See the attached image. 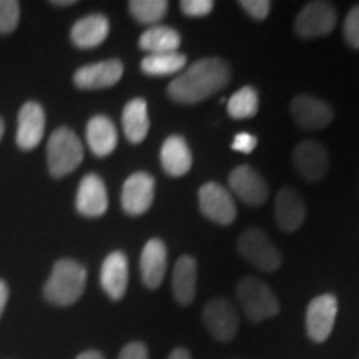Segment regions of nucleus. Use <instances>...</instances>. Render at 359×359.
<instances>
[{"label":"nucleus","mask_w":359,"mask_h":359,"mask_svg":"<svg viewBox=\"0 0 359 359\" xmlns=\"http://www.w3.org/2000/svg\"><path fill=\"white\" fill-rule=\"evenodd\" d=\"M230 65L218 57L196 60L168 85V97L183 105H193L215 95L230 83Z\"/></svg>","instance_id":"1"},{"label":"nucleus","mask_w":359,"mask_h":359,"mask_svg":"<svg viewBox=\"0 0 359 359\" xmlns=\"http://www.w3.org/2000/svg\"><path fill=\"white\" fill-rule=\"evenodd\" d=\"M87 286V269L83 264L70 258L58 259L53 264L52 275L43 286L47 302L57 306H70L77 303Z\"/></svg>","instance_id":"2"},{"label":"nucleus","mask_w":359,"mask_h":359,"mask_svg":"<svg viewBox=\"0 0 359 359\" xmlns=\"http://www.w3.org/2000/svg\"><path fill=\"white\" fill-rule=\"evenodd\" d=\"M82 161L83 145L77 133L69 127L57 128L47 143V163L52 177H65L77 170Z\"/></svg>","instance_id":"3"},{"label":"nucleus","mask_w":359,"mask_h":359,"mask_svg":"<svg viewBox=\"0 0 359 359\" xmlns=\"http://www.w3.org/2000/svg\"><path fill=\"white\" fill-rule=\"evenodd\" d=\"M238 302L250 321L262 323L280 313V302L266 283L253 276H246L238 283Z\"/></svg>","instance_id":"4"},{"label":"nucleus","mask_w":359,"mask_h":359,"mask_svg":"<svg viewBox=\"0 0 359 359\" xmlns=\"http://www.w3.org/2000/svg\"><path fill=\"white\" fill-rule=\"evenodd\" d=\"M238 250L251 264L263 271L271 273L281 266L283 258L280 250L259 228H248L241 233L238 240Z\"/></svg>","instance_id":"5"},{"label":"nucleus","mask_w":359,"mask_h":359,"mask_svg":"<svg viewBox=\"0 0 359 359\" xmlns=\"http://www.w3.org/2000/svg\"><path fill=\"white\" fill-rule=\"evenodd\" d=\"M338 22L336 8L330 2H309L294 20V30L302 39L326 37Z\"/></svg>","instance_id":"6"},{"label":"nucleus","mask_w":359,"mask_h":359,"mask_svg":"<svg viewBox=\"0 0 359 359\" xmlns=\"http://www.w3.org/2000/svg\"><path fill=\"white\" fill-rule=\"evenodd\" d=\"M200 212L212 222L223 224H231L236 218V205L231 193L217 182H208L198 190Z\"/></svg>","instance_id":"7"},{"label":"nucleus","mask_w":359,"mask_h":359,"mask_svg":"<svg viewBox=\"0 0 359 359\" xmlns=\"http://www.w3.org/2000/svg\"><path fill=\"white\" fill-rule=\"evenodd\" d=\"M338 299L334 294H320L306 308V333L314 343H325L334 327Z\"/></svg>","instance_id":"8"},{"label":"nucleus","mask_w":359,"mask_h":359,"mask_svg":"<svg viewBox=\"0 0 359 359\" xmlns=\"http://www.w3.org/2000/svg\"><path fill=\"white\" fill-rule=\"evenodd\" d=\"M155 178L147 172H137L125 180L122 188V208L132 217H140L154 205Z\"/></svg>","instance_id":"9"},{"label":"nucleus","mask_w":359,"mask_h":359,"mask_svg":"<svg viewBox=\"0 0 359 359\" xmlns=\"http://www.w3.org/2000/svg\"><path fill=\"white\" fill-rule=\"evenodd\" d=\"M291 115L298 127L304 130H321L333 122L334 111L326 100L313 95H296L290 105Z\"/></svg>","instance_id":"10"},{"label":"nucleus","mask_w":359,"mask_h":359,"mask_svg":"<svg viewBox=\"0 0 359 359\" xmlns=\"http://www.w3.org/2000/svg\"><path fill=\"white\" fill-rule=\"evenodd\" d=\"M203 321L210 334L215 339L223 341V343H228L235 338L238 326H240L235 306L224 298H213L206 303L203 309Z\"/></svg>","instance_id":"11"},{"label":"nucleus","mask_w":359,"mask_h":359,"mask_svg":"<svg viewBox=\"0 0 359 359\" xmlns=\"http://www.w3.org/2000/svg\"><path fill=\"white\" fill-rule=\"evenodd\" d=\"M123 77V64L118 58L83 65L74 74V83L82 90L110 88Z\"/></svg>","instance_id":"12"},{"label":"nucleus","mask_w":359,"mask_h":359,"mask_svg":"<svg viewBox=\"0 0 359 359\" xmlns=\"http://www.w3.org/2000/svg\"><path fill=\"white\" fill-rule=\"evenodd\" d=\"M230 188L240 200L250 206H259L268 200V183L250 165H240L230 173Z\"/></svg>","instance_id":"13"},{"label":"nucleus","mask_w":359,"mask_h":359,"mask_svg":"<svg viewBox=\"0 0 359 359\" xmlns=\"http://www.w3.org/2000/svg\"><path fill=\"white\" fill-rule=\"evenodd\" d=\"M294 167L308 182H320L330 170L326 148L314 140L299 142L293 150Z\"/></svg>","instance_id":"14"},{"label":"nucleus","mask_w":359,"mask_h":359,"mask_svg":"<svg viewBox=\"0 0 359 359\" xmlns=\"http://www.w3.org/2000/svg\"><path fill=\"white\" fill-rule=\"evenodd\" d=\"M77 212L87 218H98L109 210V195L103 180L95 173L85 175L77 190Z\"/></svg>","instance_id":"15"},{"label":"nucleus","mask_w":359,"mask_h":359,"mask_svg":"<svg viewBox=\"0 0 359 359\" xmlns=\"http://www.w3.org/2000/svg\"><path fill=\"white\" fill-rule=\"evenodd\" d=\"M275 218L283 231L293 233L306 219V205L294 188H281L275 200Z\"/></svg>","instance_id":"16"},{"label":"nucleus","mask_w":359,"mask_h":359,"mask_svg":"<svg viewBox=\"0 0 359 359\" xmlns=\"http://www.w3.org/2000/svg\"><path fill=\"white\" fill-rule=\"evenodd\" d=\"M45 132V111L37 102L24 103L19 111L17 127V145L22 150H34L42 142Z\"/></svg>","instance_id":"17"},{"label":"nucleus","mask_w":359,"mask_h":359,"mask_svg":"<svg viewBox=\"0 0 359 359\" xmlns=\"http://www.w3.org/2000/svg\"><path fill=\"white\" fill-rule=\"evenodd\" d=\"M168 251L167 245L160 238H151L143 246L140 257V271L142 280L147 288L156 290L163 281L165 273H167Z\"/></svg>","instance_id":"18"},{"label":"nucleus","mask_w":359,"mask_h":359,"mask_svg":"<svg viewBox=\"0 0 359 359\" xmlns=\"http://www.w3.org/2000/svg\"><path fill=\"white\" fill-rule=\"evenodd\" d=\"M102 288L114 302L122 299L128 288V259L123 251H114L102 264Z\"/></svg>","instance_id":"19"},{"label":"nucleus","mask_w":359,"mask_h":359,"mask_svg":"<svg viewBox=\"0 0 359 359\" xmlns=\"http://www.w3.org/2000/svg\"><path fill=\"white\" fill-rule=\"evenodd\" d=\"M109 32V19L102 13H92L75 22L70 30V39L79 48H95L105 42Z\"/></svg>","instance_id":"20"},{"label":"nucleus","mask_w":359,"mask_h":359,"mask_svg":"<svg viewBox=\"0 0 359 359\" xmlns=\"http://www.w3.org/2000/svg\"><path fill=\"white\" fill-rule=\"evenodd\" d=\"M160 161L165 173L170 177H183L191 170L193 156L187 140L180 135H172L163 142L160 150Z\"/></svg>","instance_id":"21"},{"label":"nucleus","mask_w":359,"mask_h":359,"mask_svg":"<svg viewBox=\"0 0 359 359\" xmlns=\"http://www.w3.org/2000/svg\"><path fill=\"white\" fill-rule=\"evenodd\" d=\"M196 280H198V264L196 259L188 255L178 258L173 268L172 291L175 299L183 306L193 303L196 296Z\"/></svg>","instance_id":"22"},{"label":"nucleus","mask_w":359,"mask_h":359,"mask_svg":"<svg viewBox=\"0 0 359 359\" xmlns=\"http://www.w3.org/2000/svg\"><path fill=\"white\" fill-rule=\"evenodd\" d=\"M87 143L93 155L109 156L114 154L118 143V133H116L115 123L109 116L95 115L87 123Z\"/></svg>","instance_id":"23"},{"label":"nucleus","mask_w":359,"mask_h":359,"mask_svg":"<svg viewBox=\"0 0 359 359\" xmlns=\"http://www.w3.org/2000/svg\"><path fill=\"white\" fill-rule=\"evenodd\" d=\"M122 125L125 137L130 143H142L145 140L148 130H150V118H148V105L145 98H132L125 105Z\"/></svg>","instance_id":"24"},{"label":"nucleus","mask_w":359,"mask_h":359,"mask_svg":"<svg viewBox=\"0 0 359 359\" xmlns=\"http://www.w3.org/2000/svg\"><path fill=\"white\" fill-rule=\"evenodd\" d=\"M180 43H182V37L177 30L168 25H154L148 27L140 35L138 45L142 50L150 53H168V52H178Z\"/></svg>","instance_id":"25"},{"label":"nucleus","mask_w":359,"mask_h":359,"mask_svg":"<svg viewBox=\"0 0 359 359\" xmlns=\"http://www.w3.org/2000/svg\"><path fill=\"white\" fill-rule=\"evenodd\" d=\"M142 72L150 77H167L180 74L187 67V55L180 52L150 53L142 60Z\"/></svg>","instance_id":"26"},{"label":"nucleus","mask_w":359,"mask_h":359,"mask_svg":"<svg viewBox=\"0 0 359 359\" xmlns=\"http://www.w3.org/2000/svg\"><path fill=\"white\" fill-rule=\"evenodd\" d=\"M228 114L235 120L251 118L258 114L259 109V97L258 92L251 85L236 90L228 100Z\"/></svg>","instance_id":"27"},{"label":"nucleus","mask_w":359,"mask_h":359,"mask_svg":"<svg viewBox=\"0 0 359 359\" xmlns=\"http://www.w3.org/2000/svg\"><path fill=\"white\" fill-rule=\"evenodd\" d=\"M128 7L135 20L150 27L158 24L168 12L167 0H132Z\"/></svg>","instance_id":"28"},{"label":"nucleus","mask_w":359,"mask_h":359,"mask_svg":"<svg viewBox=\"0 0 359 359\" xmlns=\"http://www.w3.org/2000/svg\"><path fill=\"white\" fill-rule=\"evenodd\" d=\"M20 20V4L17 0H0V34H11Z\"/></svg>","instance_id":"29"},{"label":"nucleus","mask_w":359,"mask_h":359,"mask_svg":"<svg viewBox=\"0 0 359 359\" xmlns=\"http://www.w3.org/2000/svg\"><path fill=\"white\" fill-rule=\"evenodd\" d=\"M344 40L354 50H359V4L348 12L343 25Z\"/></svg>","instance_id":"30"},{"label":"nucleus","mask_w":359,"mask_h":359,"mask_svg":"<svg viewBox=\"0 0 359 359\" xmlns=\"http://www.w3.org/2000/svg\"><path fill=\"white\" fill-rule=\"evenodd\" d=\"M215 4L212 0H183L180 2V8L188 17H205L213 11Z\"/></svg>","instance_id":"31"},{"label":"nucleus","mask_w":359,"mask_h":359,"mask_svg":"<svg viewBox=\"0 0 359 359\" xmlns=\"http://www.w3.org/2000/svg\"><path fill=\"white\" fill-rule=\"evenodd\" d=\"M240 7L248 13L251 19L264 20L271 11V2H268V0H241Z\"/></svg>","instance_id":"32"},{"label":"nucleus","mask_w":359,"mask_h":359,"mask_svg":"<svg viewBox=\"0 0 359 359\" xmlns=\"http://www.w3.org/2000/svg\"><path fill=\"white\" fill-rule=\"evenodd\" d=\"M257 147H258V138L255 137V135L246 133V132L235 135V138H233V143H231L233 150L240 151V154H246V155L251 154Z\"/></svg>","instance_id":"33"},{"label":"nucleus","mask_w":359,"mask_h":359,"mask_svg":"<svg viewBox=\"0 0 359 359\" xmlns=\"http://www.w3.org/2000/svg\"><path fill=\"white\" fill-rule=\"evenodd\" d=\"M118 359H148V349L140 341H133L123 346L118 354Z\"/></svg>","instance_id":"34"},{"label":"nucleus","mask_w":359,"mask_h":359,"mask_svg":"<svg viewBox=\"0 0 359 359\" xmlns=\"http://www.w3.org/2000/svg\"><path fill=\"white\" fill-rule=\"evenodd\" d=\"M7 299H8V286L6 281L0 280V316H2L4 309H6Z\"/></svg>","instance_id":"35"},{"label":"nucleus","mask_w":359,"mask_h":359,"mask_svg":"<svg viewBox=\"0 0 359 359\" xmlns=\"http://www.w3.org/2000/svg\"><path fill=\"white\" fill-rule=\"evenodd\" d=\"M168 359H191V354L185 348H177L170 353Z\"/></svg>","instance_id":"36"},{"label":"nucleus","mask_w":359,"mask_h":359,"mask_svg":"<svg viewBox=\"0 0 359 359\" xmlns=\"http://www.w3.org/2000/svg\"><path fill=\"white\" fill-rule=\"evenodd\" d=\"M75 359H105V358H103V354L100 351H93V349H90V351L80 353Z\"/></svg>","instance_id":"37"},{"label":"nucleus","mask_w":359,"mask_h":359,"mask_svg":"<svg viewBox=\"0 0 359 359\" xmlns=\"http://www.w3.org/2000/svg\"><path fill=\"white\" fill-rule=\"evenodd\" d=\"M52 4L57 7H67V6H74L75 0H53Z\"/></svg>","instance_id":"38"},{"label":"nucleus","mask_w":359,"mask_h":359,"mask_svg":"<svg viewBox=\"0 0 359 359\" xmlns=\"http://www.w3.org/2000/svg\"><path fill=\"white\" fill-rule=\"evenodd\" d=\"M4 130H6V127H4V120L0 118V140H2V137H4Z\"/></svg>","instance_id":"39"}]
</instances>
